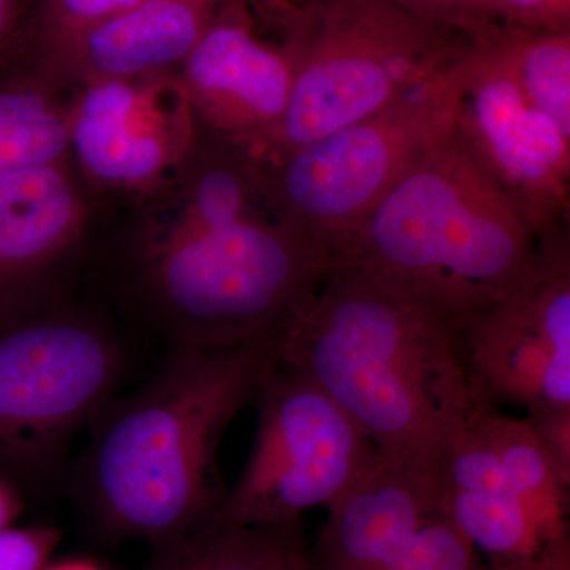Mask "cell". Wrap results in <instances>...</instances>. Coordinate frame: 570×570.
I'll return each instance as SVG.
<instances>
[{"mask_svg":"<svg viewBox=\"0 0 570 570\" xmlns=\"http://www.w3.org/2000/svg\"><path fill=\"white\" fill-rule=\"evenodd\" d=\"M18 0H0V50L9 40L14 24Z\"/></svg>","mask_w":570,"mask_h":570,"instance_id":"27","label":"cell"},{"mask_svg":"<svg viewBox=\"0 0 570 570\" xmlns=\"http://www.w3.org/2000/svg\"><path fill=\"white\" fill-rule=\"evenodd\" d=\"M393 2L422 17L459 26V28L479 29L482 26L493 24L487 18L483 0H393Z\"/></svg>","mask_w":570,"mask_h":570,"instance_id":"24","label":"cell"},{"mask_svg":"<svg viewBox=\"0 0 570 570\" xmlns=\"http://www.w3.org/2000/svg\"><path fill=\"white\" fill-rule=\"evenodd\" d=\"M487 18L540 31H570V0H483Z\"/></svg>","mask_w":570,"mask_h":570,"instance_id":"22","label":"cell"},{"mask_svg":"<svg viewBox=\"0 0 570 570\" xmlns=\"http://www.w3.org/2000/svg\"><path fill=\"white\" fill-rule=\"evenodd\" d=\"M442 504L491 570H570L569 528L543 519L528 502L444 482Z\"/></svg>","mask_w":570,"mask_h":570,"instance_id":"16","label":"cell"},{"mask_svg":"<svg viewBox=\"0 0 570 570\" xmlns=\"http://www.w3.org/2000/svg\"><path fill=\"white\" fill-rule=\"evenodd\" d=\"M389 570H491L439 505Z\"/></svg>","mask_w":570,"mask_h":570,"instance_id":"19","label":"cell"},{"mask_svg":"<svg viewBox=\"0 0 570 570\" xmlns=\"http://www.w3.org/2000/svg\"><path fill=\"white\" fill-rule=\"evenodd\" d=\"M253 406L249 459L206 523H296L307 510L328 509L377 460L373 441L324 390L276 360Z\"/></svg>","mask_w":570,"mask_h":570,"instance_id":"8","label":"cell"},{"mask_svg":"<svg viewBox=\"0 0 570 570\" xmlns=\"http://www.w3.org/2000/svg\"><path fill=\"white\" fill-rule=\"evenodd\" d=\"M317 2H324V0H253V7L269 20L279 21L288 11Z\"/></svg>","mask_w":570,"mask_h":570,"instance_id":"26","label":"cell"},{"mask_svg":"<svg viewBox=\"0 0 570 570\" xmlns=\"http://www.w3.org/2000/svg\"><path fill=\"white\" fill-rule=\"evenodd\" d=\"M137 287L175 347L269 343L332 272L275 209L200 217L171 204L134 245Z\"/></svg>","mask_w":570,"mask_h":570,"instance_id":"4","label":"cell"},{"mask_svg":"<svg viewBox=\"0 0 570 570\" xmlns=\"http://www.w3.org/2000/svg\"><path fill=\"white\" fill-rule=\"evenodd\" d=\"M489 31L521 92L570 137V31L497 22Z\"/></svg>","mask_w":570,"mask_h":570,"instance_id":"18","label":"cell"},{"mask_svg":"<svg viewBox=\"0 0 570 570\" xmlns=\"http://www.w3.org/2000/svg\"><path fill=\"white\" fill-rule=\"evenodd\" d=\"M532 433L562 485L570 489V407H550L528 415Z\"/></svg>","mask_w":570,"mask_h":570,"instance_id":"23","label":"cell"},{"mask_svg":"<svg viewBox=\"0 0 570 570\" xmlns=\"http://www.w3.org/2000/svg\"><path fill=\"white\" fill-rule=\"evenodd\" d=\"M249 7L247 0L228 3L176 78L198 126L253 153L283 118L292 67L284 48L258 39Z\"/></svg>","mask_w":570,"mask_h":570,"instance_id":"12","label":"cell"},{"mask_svg":"<svg viewBox=\"0 0 570 570\" xmlns=\"http://www.w3.org/2000/svg\"><path fill=\"white\" fill-rule=\"evenodd\" d=\"M275 363L269 343L175 347L132 395L94 419L75 472L82 508L111 539L157 549L204 527L223 501L219 452Z\"/></svg>","mask_w":570,"mask_h":570,"instance_id":"1","label":"cell"},{"mask_svg":"<svg viewBox=\"0 0 570 570\" xmlns=\"http://www.w3.org/2000/svg\"><path fill=\"white\" fill-rule=\"evenodd\" d=\"M234 0H141L41 59L37 80H126L179 67ZM250 3V0H247Z\"/></svg>","mask_w":570,"mask_h":570,"instance_id":"14","label":"cell"},{"mask_svg":"<svg viewBox=\"0 0 570 570\" xmlns=\"http://www.w3.org/2000/svg\"><path fill=\"white\" fill-rule=\"evenodd\" d=\"M69 105L71 163L97 189L151 194L164 189L197 137V121L170 71L89 80Z\"/></svg>","mask_w":570,"mask_h":570,"instance_id":"11","label":"cell"},{"mask_svg":"<svg viewBox=\"0 0 570 570\" xmlns=\"http://www.w3.org/2000/svg\"><path fill=\"white\" fill-rule=\"evenodd\" d=\"M43 570H105L97 566L96 562L88 560H66L50 562Z\"/></svg>","mask_w":570,"mask_h":570,"instance_id":"28","label":"cell"},{"mask_svg":"<svg viewBox=\"0 0 570 570\" xmlns=\"http://www.w3.org/2000/svg\"><path fill=\"white\" fill-rule=\"evenodd\" d=\"M279 365L309 377L381 455L442 469L472 409L459 332L392 285L333 268L269 341Z\"/></svg>","mask_w":570,"mask_h":570,"instance_id":"2","label":"cell"},{"mask_svg":"<svg viewBox=\"0 0 570 570\" xmlns=\"http://www.w3.org/2000/svg\"><path fill=\"white\" fill-rule=\"evenodd\" d=\"M490 26L450 62L453 130L538 235L569 220L570 137L521 92Z\"/></svg>","mask_w":570,"mask_h":570,"instance_id":"10","label":"cell"},{"mask_svg":"<svg viewBox=\"0 0 570 570\" xmlns=\"http://www.w3.org/2000/svg\"><path fill=\"white\" fill-rule=\"evenodd\" d=\"M459 347L475 406L570 407L569 220L535 236L519 284L459 330Z\"/></svg>","mask_w":570,"mask_h":570,"instance_id":"9","label":"cell"},{"mask_svg":"<svg viewBox=\"0 0 570 570\" xmlns=\"http://www.w3.org/2000/svg\"><path fill=\"white\" fill-rule=\"evenodd\" d=\"M26 499L20 483L0 471V530L13 527L24 513Z\"/></svg>","mask_w":570,"mask_h":570,"instance_id":"25","label":"cell"},{"mask_svg":"<svg viewBox=\"0 0 570 570\" xmlns=\"http://www.w3.org/2000/svg\"><path fill=\"white\" fill-rule=\"evenodd\" d=\"M442 469L414 466L379 453L326 512L307 547L305 570H389L428 517L442 504Z\"/></svg>","mask_w":570,"mask_h":570,"instance_id":"13","label":"cell"},{"mask_svg":"<svg viewBox=\"0 0 570 570\" xmlns=\"http://www.w3.org/2000/svg\"><path fill=\"white\" fill-rule=\"evenodd\" d=\"M88 212L71 159L0 175V299L63 284Z\"/></svg>","mask_w":570,"mask_h":570,"instance_id":"15","label":"cell"},{"mask_svg":"<svg viewBox=\"0 0 570 570\" xmlns=\"http://www.w3.org/2000/svg\"><path fill=\"white\" fill-rule=\"evenodd\" d=\"M62 540V531L48 524L0 530V570H43Z\"/></svg>","mask_w":570,"mask_h":570,"instance_id":"21","label":"cell"},{"mask_svg":"<svg viewBox=\"0 0 570 570\" xmlns=\"http://www.w3.org/2000/svg\"><path fill=\"white\" fill-rule=\"evenodd\" d=\"M449 66L374 115L258 163L277 216L317 246L332 269L363 217L452 130Z\"/></svg>","mask_w":570,"mask_h":570,"instance_id":"7","label":"cell"},{"mask_svg":"<svg viewBox=\"0 0 570 570\" xmlns=\"http://www.w3.org/2000/svg\"><path fill=\"white\" fill-rule=\"evenodd\" d=\"M287 107L253 153L258 163L360 121L430 80L478 29L434 21L393 0H324L285 13Z\"/></svg>","mask_w":570,"mask_h":570,"instance_id":"5","label":"cell"},{"mask_svg":"<svg viewBox=\"0 0 570 570\" xmlns=\"http://www.w3.org/2000/svg\"><path fill=\"white\" fill-rule=\"evenodd\" d=\"M302 523L220 527L205 523L164 547L154 570H305Z\"/></svg>","mask_w":570,"mask_h":570,"instance_id":"17","label":"cell"},{"mask_svg":"<svg viewBox=\"0 0 570 570\" xmlns=\"http://www.w3.org/2000/svg\"><path fill=\"white\" fill-rule=\"evenodd\" d=\"M122 370L118 337L66 285L0 299V471L20 485L61 478Z\"/></svg>","mask_w":570,"mask_h":570,"instance_id":"6","label":"cell"},{"mask_svg":"<svg viewBox=\"0 0 570 570\" xmlns=\"http://www.w3.org/2000/svg\"><path fill=\"white\" fill-rule=\"evenodd\" d=\"M141 0H43L40 21L41 59L58 51L82 31Z\"/></svg>","mask_w":570,"mask_h":570,"instance_id":"20","label":"cell"},{"mask_svg":"<svg viewBox=\"0 0 570 570\" xmlns=\"http://www.w3.org/2000/svg\"><path fill=\"white\" fill-rule=\"evenodd\" d=\"M535 236L452 127L356 225L333 268L392 285L459 332L519 284Z\"/></svg>","mask_w":570,"mask_h":570,"instance_id":"3","label":"cell"}]
</instances>
